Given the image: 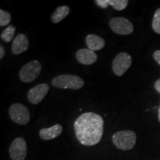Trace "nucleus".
Instances as JSON below:
<instances>
[{"mask_svg":"<svg viewBox=\"0 0 160 160\" xmlns=\"http://www.w3.org/2000/svg\"><path fill=\"white\" fill-rule=\"evenodd\" d=\"M74 131L82 145L93 146L99 143L102 137L104 120L101 116L93 112L82 113L74 122Z\"/></svg>","mask_w":160,"mask_h":160,"instance_id":"f257e3e1","label":"nucleus"},{"mask_svg":"<svg viewBox=\"0 0 160 160\" xmlns=\"http://www.w3.org/2000/svg\"><path fill=\"white\" fill-rule=\"evenodd\" d=\"M51 84L52 85L58 88L78 90L83 87L85 82L84 80L78 76L62 74L53 78Z\"/></svg>","mask_w":160,"mask_h":160,"instance_id":"f03ea898","label":"nucleus"},{"mask_svg":"<svg viewBox=\"0 0 160 160\" xmlns=\"http://www.w3.org/2000/svg\"><path fill=\"white\" fill-rule=\"evenodd\" d=\"M112 141L117 148L122 151H129L136 145L137 135L131 131H121L113 135Z\"/></svg>","mask_w":160,"mask_h":160,"instance_id":"7ed1b4c3","label":"nucleus"},{"mask_svg":"<svg viewBox=\"0 0 160 160\" xmlns=\"http://www.w3.org/2000/svg\"><path fill=\"white\" fill-rule=\"evenodd\" d=\"M42 71V65L37 60L29 62L19 71V78L23 82H31L37 79Z\"/></svg>","mask_w":160,"mask_h":160,"instance_id":"20e7f679","label":"nucleus"},{"mask_svg":"<svg viewBox=\"0 0 160 160\" xmlns=\"http://www.w3.org/2000/svg\"><path fill=\"white\" fill-rule=\"evenodd\" d=\"M8 113L12 121L21 125L28 123L31 117L27 107L20 103L13 104L10 107Z\"/></svg>","mask_w":160,"mask_h":160,"instance_id":"39448f33","label":"nucleus"},{"mask_svg":"<svg viewBox=\"0 0 160 160\" xmlns=\"http://www.w3.org/2000/svg\"><path fill=\"white\" fill-rule=\"evenodd\" d=\"M131 64L132 59L131 56L128 53L122 52L119 53L114 58L112 64V69L116 76L121 77L131 67Z\"/></svg>","mask_w":160,"mask_h":160,"instance_id":"423d86ee","label":"nucleus"},{"mask_svg":"<svg viewBox=\"0 0 160 160\" xmlns=\"http://www.w3.org/2000/svg\"><path fill=\"white\" fill-rule=\"evenodd\" d=\"M109 25L112 31L119 35H129L133 32V26L128 19L116 17L110 20Z\"/></svg>","mask_w":160,"mask_h":160,"instance_id":"0eeeda50","label":"nucleus"},{"mask_svg":"<svg viewBox=\"0 0 160 160\" xmlns=\"http://www.w3.org/2000/svg\"><path fill=\"white\" fill-rule=\"evenodd\" d=\"M12 160H24L27 156V144L22 137H18L12 142L9 148Z\"/></svg>","mask_w":160,"mask_h":160,"instance_id":"6e6552de","label":"nucleus"},{"mask_svg":"<svg viewBox=\"0 0 160 160\" xmlns=\"http://www.w3.org/2000/svg\"><path fill=\"white\" fill-rule=\"evenodd\" d=\"M49 91V85L48 84H39L32 88L28 93V99L33 105L41 102L46 97Z\"/></svg>","mask_w":160,"mask_h":160,"instance_id":"1a4fd4ad","label":"nucleus"},{"mask_svg":"<svg viewBox=\"0 0 160 160\" xmlns=\"http://www.w3.org/2000/svg\"><path fill=\"white\" fill-rule=\"evenodd\" d=\"M77 61L79 63L85 65H90L96 62L97 60V55L94 51L88 48L80 49L77 52Z\"/></svg>","mask_w":160,"mask_h":160,"instance_id":"9d476101","label":"nucleus"},{"mask_svg":"<svg viewBox=\"0 0 160 160\" xmlns=\"http://www.w3.org/2000/svg\"><path fill=\"white\" fill-rule=\"evenodd\" d=\"M28 39L23 33H19L14 38L12 45V52L13 54L19 55L28 48Z\"/></svg>","mask_w":160,"mask_h":160,"instance_id":"9b49d317","label":"nucleus"},{"mask_svg":"<svg viewBox=\"0 0 160 160\" xmlns=\"http://www.w3.org/2000/svg\"><path fill=\"white\" fill-rule=\"evenodd\" d=\"M62 126L59 124L48 128H42L39 131V137L43 140H51L59 137L62 132Z\"/></svg>","mask_w":160,"mask_h":160,"instance_id":"f8f14e48","label":"nucleus"},{"mask_svg":"<svg viewBox=\"0 0 160 160\" xmlns=\"http://www.w3.org/2000/svg\"><path fill=\"white\" fill-rule=\"evenodd\" d=\"M97 5L101 8H107L111 5L117 11H122L127 8L128 1L127 0H97Z\"/></svg>","mask_w":160,"mask_h":160,"instance_id":"ddd939ff","label":"nucleus"},{"mask_svg":"<svg viewBox=\"0 0 160 160\" xmlns=\"http://www.w3.org/2000/svg\"><path fill=\"white\" fill-rule=\"evenodd\" d=\"M86 45L91 51H100L105 47V42L104 39L95 34H89L85 39Z\"/></svg>","mask_w":160,"mask_h":160,"instance_id":"4468645a","label":"nucleus"},{"mask_svg":"<svg viewBox=\"0 0 160 160\" xmlns=\"http://www.w3.org/2000/svg\"><path fill=\"white\" fill-rule=\"evenodd\" d=\"M70 13V8L68 6L64 5V6H60L58 7L54 13H53L51 16V21L53 23H59L61 21H62V19L67 17Z\"/></svg>","mask_w":160,"mask_h":160,"instance_id":"2eb2a0df","label":"nucleus"},{"mask_svg":"<svg viewBox=\"0 0 160 160\" xmlns=\"http://www.w3.org/2000/svg\"><path fill=\"white\" fill-rule=\"evenodd\" d=\"M16 28L13 25H10L8 26L1 33V39L5 42H10L13 39L15 34Z\"/></svg>","mask_w":160,"mask_h":160,"instance_id":"dca6fc26","label":"nucleus"},{"mask_svg":"<svg viewBox=\"0 0 160 160\" xmlns=\"http://www.w3.org/2000/svg\"><path fill=\"white\" fill-rule=\"evenodd\" d=\"M152 28L156 33L160 34V8L156 11L152 22Z\"/></svg>","mask_w":160,"mask_h":160,"instance_id":"f3484780","label":"nucleus"},{"mask_svg":"<svg viewBox=\"0 0 160 160\" xmlns=\"http://www.w3.org/2000/svg\"><path fill=\"white\" fill-rule=\"evenodd\" d=\"M11 20V16L8 12L3 11L2 9L0 10V26L4 27L9 25Z\"/></svg>","mask_w":160,"mask_h":160,"instance_id":"a211bd4d","label":"nucleus"},{"mask_svg":"<svg viewBox=\"0 0 160 160\" xmlns=\"http://www.w3.org/2000/svg\"><path fill=\"white\" fill-rule=\"evenodd\" d=\"M153 58H154L155 61L160 65V50H158V51H156L154 53H153Z\"/></svg>","mask_w":160,"mask_h":160,"instance_id":"6ab92c4d","label":"nucleus"},{"mask_svg":"<svg viewBox=\"0 0 160 160\" xmlns=\"http://www.w3.org/2000/svg\"><path fill=\"white\" fill-rule=\"evenodd\" d=\"M154 88H155L156 91H157L159 93H160V79H158L157 81L155 82Z\"/></svg>","mask_w":160,"mask_h":160,"instance_id":"aec40b11","label":"nucleus"},{"mask_svg":"<svg viewBox=\"0 0 160 160\" xmlns=\"http://www.w3.org/2000/svg\"><path fill=\"white\" fill-rule=\"evenodd\" d=\"M5 54V48H4L2 45H1L0 46V59H2Z\"/></svg>","mask_w":160,"mask_h":160,"instance_id":"412c9836","label":"nucleus"},{"mask_svg":"<svg viewBox=\"0 0 160 160\" xmlns=\"http://www.w3.org/2000/svg\"><path fill=\"white\" fill-rule=\"evenodd\" d=\"M158 117H159V122H160V105H159V110H158Z\"/></svg>","mask_w":160,"mask_h":160,"instance_id":"4be33fe9","label":"nucleus"}]
</instances>
